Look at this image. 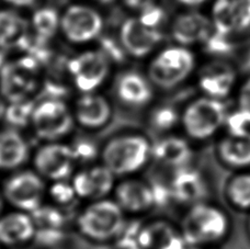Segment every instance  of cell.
<instances>
[{
	"label": "cell",
	"instance_id": "1",
	"mask_svg": "<svg viewBox=\"0 0 250 249\" xmlns=\"http://www.w3.org/2000/svg\"><path fill=\"white\" fill-rule=\"evenodd\" d=\"M189 247H221L234 230L230 213L222 204L205 200L184 208L178 221Z\"/></svg>",
	"mask_w": 250,
	"mask_h": 249
},
{
	"label": "cell",
	"instance_id": "2",
	"mask_svg": "<svg viewBox=\"0 0 250 249\" xmlns=\"http://www.w3.org/2000/svg\"><path fill=\"white\" fill-rule=\"evenodd\" d=\"M154 141L140 130H121L100 146L99 162L121 178L140 176L153 163Z\"/></svg>",
	"mask_w": 250,
	"mask_h": 249
},
{
	"label": "cell",
	"instance_id": "3",
	"mask_svg": "<svg viewBox=\"0 0 250 249\" xmlns=\"http://www.w3.org/2000/svg\"><path fill=\"white\" fill-rule=\"evenodd\" d=\"M127 224L128 217L111 197L83 203L73 221L79 236L95 245L115 244Z\"/></svg>",
	"mask_w": 250,
	"mask_h": 249
},
{
	"label": "cell",
	"instance_id": "4",
	"mask_svg": "<svg viewBox=\"0 0 250 249\" xmlns=\"http://www.w3.org/2000/svg\"><path fill=\"white\" fill-rule=\"evenodd\" d=\"M227 114L224 101L208 96L196 98L181 109L180 131L195 146L211 143L224 132Z\"/></svg>",
	"mask_w": 250,
	"mask_h": 249
},
{
	"label": "cell",
	"instance_id": "5",
	"mask_svg": "<svg viewBox=\"0 0 250 249\" xmlns=\"http://www.w3.org/2000/svg\"><path fill=\"white\" fill-rule=\"evenodd\" d=\"M76 126L73 108L59 97L35 101L29 131L39 143L68 141Z\"/></svg>",
	"mask_w": 250,
	"mask_h": 249
},
{
	"label": "cell",
	"instance_id": "6",
	"mask_svg": "<svg viewBox=\"0 0 250 249\" xmlns=\"http://www.w3.org/2000/svg\"><path fill=\"white\" fill-rule=\"evenodd\" d=\"M47 186L32 167H24L3 176L0 188L7 207L32 214L46 202Z\"/></svg>",
	"mask_w": 250,
	"mask_h": 249
},
{
	"label": "cell",
	"instance_id": "7",
	"mask_svg": "<svg viewBox=\"0 0 250 249\" xmlns=\"http://www.w3.org/2000/svg\"><path fill=\"white\" fill-rule=\"evenodd\" d=\"M30 165L48 184L69 180L78 168L69 141L39 143L33 148Z\"/></svg>",
	"mask_w": 250,
	"mask_h": 249
},
{
	"label": "cell",
	"instance_id": "8",
	"mask_svg": "<svg viewBox=\"0 0 250 249\" xmlns=\"http://www.w3.org/2000/svg\"><path fill=\"white\" fill-rule=\"evenodd\" d=\"M194 67V57L185 47H169L150 62L147 77L155 88L172 90L190 76Z\"/></svg>",
	"mask_w": 250,
	"mask_h": 249
},
{
	"label": "cell",
	"instance_id": "9",
	"mask_svg": "<svg viewBox=\"0 0 250 249\" xmlns=\"http://www.w3.org/2000/svg\"><path fill=\"white\" fill-rule=\"evenodd\" d=\"M39 65L23 57L4 65L0 72V95L8 104L31 101L39 89Z\"/></svg>",
	"mask_w": 250,
	"mask_h": 249
},
{
	"label": "cell",
	"instance_id": "10",
	"mask_svg": "<svg viewBox=\"0 0 250 249\" xmlns=\"http://www.w3.org/2000/svg\"><path fill=\"white\" fill-rule=\"evenodd\" d=\"M112 198L127 217H143L157 208V198L150 180L140 176L118 179Z\"/></svg>",
	"mask_w": 250,
	"mask_h": 249
},
{
	"label": "cell",
	"instance_id": "11",
	"mask_svg": "<svg viewBox=\"0 0 250 249\" xmlns=\"http://www.w3.org/2000/svg\"><path fill=\"white\" fill-rule=\"evenodd\" d=\"M168 185L172 204L182 208L209 200L211 185L205 171L194 164L168 173Z\"/></svg>",
	"mask_w": 250,
	"mask_h": 249
},
{
	"label": "cell",
	"instance_id": "12",
	"mask_svg": "<svg viewBox=\"0 0 250 249\" xmlns=\"http://www.w3.org/2000/svg\"><path fill=\"white\" fill-rule=\"evenodd\" d=\"M68 72L80 93L98 92L108 79L109 59L100 51H86L69 62Z\"/></svg>",
	"mask_w": 250,
	"mask_h": 249
},
{
	"label": "cell",
	"instance_id": "13",
	"mask_svg": "<svg viewBox=\"0 0 250 249\" xmlns=\"http://www.w3.org/2000/svg\"><path fill=\"white\" fill-rule=\"evenodd\" d=\"M118 178L100 162L76 169L70 182L83 203L112 197Z\"/></svg>",
	"mask_w": 250,
	"mask_h": 249
},
{
	"label": "cell",
	"instance_id": "14",
	"mask_svg": "<svg viewBox=\"0 0 250 249\" xmlns=\"http://www.w3.org/2000/svg\"><path fill=\"white\" fill-rule=\"evenodd\" d=\"M60 30L70 43L86 44L101 34L104 18L90 6L73 4L61 16Z\"/></svg>",
	"mask_w": 250,
	"mask_h": 249
},
{
	"label": "cell",
	"instance_id": "15",
	"mask_svg": "<svg viewBox=\"0 0 250 249\" xmlns=\"http://www.w3.org/2000/svg\"><path fill=\"white\" fill-rule=\"evenodd\" d=\"M136 244L141 249H189L178 222L149 217L137 225Z\"/></svg>",
	"mask_w": 250,
	"mask_h": 249
},
{
	"label": "cell",
	"instance_id": "16",
	"mask_svg": "<svg viewBox=\"0 0 250 249\" xmlns=\"http://www.w3.org/2000/svg\"><path fill=\"white\" fill-rule=\"evenodd\" d=\"M71 108L76 126L90 134L104 131L113 119L112 104L99 92L80 93Z\"/></svg>",
	"mask_w": 250,
	"mask_h": 249
},
{
	"label": "cell",
	"instance_id": "17",
	"mask_svg": "<svg viewBox=\"0 0 250 249\" xmlns=\"http://www.w3.org/2000/svg\"><path fill=\"white\" fill-rule=\"evenodd\" d=\"M194 155L195 145L182 133H170L158 136L157 140L154 141L153 163L160 167V170L168 173L192 165Z\"/></svg>",
	"mask_w": 250,
	"mask_h": 249
},
{
	"label": "cell",
	"instance_id": "18",
	"mask_svg": "<svg viewBox=\"0 0 250 249\" xmlns=\"http://www.w3.org/2000/svg\"><path fill=\"white\" fill-rule=\"evenodd\" d=\"M37 236V225L31 213L6 210L0 215V246L2 249L24 248L32 245Z\"/></svg>",
	"mask_w": 250,
	"mask_h": 249
},
{
	"label": "cell",
	"instance_id": "19",
	"mask_svg": "<svg viewBox=\"0 0 250 249\" xmlns=\"http://www.w3.org/2000/svg\"><path fill=\"white\" fill-rule=\"evenodd\" d=\"M32 152L30 142L21 130L0 126V175L7 176L28 167Z\"/></svg>",
	"mask_w": 250,
	"mask_h": 249
},
{
	"label": "cell",
	"instance_id": "20",
	"mask_svg": "<svg viewBox=\"0 0 250 249\" xmlns=\"http://www.w3.org/2000/svg\"><path fill=\"white\" fill-rule=\"evenodd\" d=\"M214 156L223 168L231 172L250 170V131L223 132L215 141Z\"/></svg>",
	"mask_w": 250,
	"mask_h": 249
},
{
	"label": "cell",
	"instance_id": "21",
	"mask_svg": "<svg viewBox=\"0 0 250 249\" xmlns=\"http://www.w3.org/2000/svg\"><path fill=\"white\" fill-rule=\"evenodd\" d=\"M114 92L118 101L125 108L142 110L151 105L155 87L148 77L137 72H125L115 83Z\"/></svg>",
	"mask_w": 250,
	"mask_h": 249
},
{
	"label": "cell",
	"instance_id": "22",
	"mask_svg": "<svg viewBox=\"0 0 250 249\" xmlns=\"http://www.w3.org/2000/svg\"><path fill=\"white\" fill-rule=\"evenodd\" d=\"M120 41L128 55L142 59L150 54L162 41V33L146 25L140 18H129L120 29Z\"/></svg>",
	"mask_w": 250,
	"mask_h": 249
},
{
	"label": "cell",
	"instance_id": "23",
	"mask_svg": "<svg viewBox=\"0 0 250 249\" xmlns=\"http://www.w3.org/2000/svg\"><path fill=\"white\" fill-rule=\"evenodd\" d=\"M37 225V236L34 243L44 247H50L62 242L68 224L64 210L45 202L39 210L32 213Z\"/></svg>",
	"mask_w": 250,
	"mask_h": 249
},
{
	"label": "cell",
	"instance_id": "24",
	"mask_svg": "<svg viewBox=\"0 0 250 249\" xmlns=\"http://www.w3.org/2000/svg\"><path fill=\"white\" fill-rule=\"evenodd\" d=\"M213 20L217 32L229 35L250 25V0H216Z\"/></svg>",
	"mask_w": 250,
	"mask_h": 249
},
{
	"label": "cell",
	"instance_id": "25",
	"mask_svg": "<svg viewBox=\"0 0 250 249\" xmlns=\"http://www.w3.org/2000/svg\"><path fill=\"white\" fill-rule=\"evenodd\" d=\"M171 34L181 45L205 41L211 34V23L207 17L196 12L178 16L171 26Z\"/></svg>",
	"mask_w": 250,
	"mask_h": 249
},
{
	"label": "cell",
	"instance_id": "26",
	"mask_svg": "<svg viewBox=\"0 0 250 249\" xmlns=\"http://www.w3.org/2000/svg\"><path fill=\"white\" fill-rule=\"evenodd\" d=\"M235 83V74L229 65L212 63L201 74L200 88L205 96L224 101Z\"/></svg>",
	"mask_w": 250,
	"mask_h": 249
},
{
	"label": "cell",
	"instance_id": "27",
	"mask_svg": "<svg viewBox=\"0 0 250 249\" xmlns=\"http://www.w3.org/2000/svg\"><path fill=\"white\" fill-rule=\"evenodd\" d=\"M223 199L230 210L250 213V170L235 171L223 186Z\"/></svg>",
	"mask_w": 250,
	"mask_h": 249
},
{
	"label": "cell",
	"instance_id": "28",
	"mask_svg": "<svg viewBox=\"0 0 250 249\" xmlns=\"http://www.w3.org/2000/svg\"><path fill=\"white\" fill-rule=\"evenodd\" d=\"M30 23L15 10H0V47L23 46L28 41Z\"/></svg>",
	"mask_w": 250,
	"mask_h": 249
},
{
	"label": "cell",
	"instance_id": "29",
	"mask_svg": "<svg viewBox=\"0 0 250 249\" xmlns=\"http://www.w3.org/2000/svg\"><path fill=\"white\" fill-rule=\"evenodd\" d=\"M181 110L171 104H159L148 108L146 125L158 136L167 135L180 130Z\"/></svg>",
	"mask_w": 250,
	"mask_h": 249
},
{
	"label": "cell",
	"instance_id": "30",
	"mask_svg": "<svg viewBox=\"0 0 250 249\" xmlns=\"http://www.w3.org/2000/svg\"><path fill=\"white\" fill-rule=\"evenodd\" d=\"M31 25L39 39L47 41L61 29V16L53 8H40L33 13Z\"/></svg>",
	"mask_w": 250,
	"mask_h": 249
},
{
	"label": "cell",
	"instance_id": "31",
	"mask_svg": "<svg viewBox=\"0 0 250 249\" xmlns=\"http://www.w3.org/2000/svg\"><path fill=\"white\" fill-rule=\"evenodd\" d=\"M46 202L64 211L79 202L70 179L50 182L47 186Z\"/></svg>",
	"mask_w": 250,
	"mask_h": 249
},
{
	"label": "cell",
	"instance_id": "32",
	"mask_svg": "<svg viewBox=\"0 0 250 249\" xmlns=\"http://www.w3.org/2000/svg\"><path fill=\"white\" fill-rule=\"evenodd\" d=\"M34 104L35 101L33 100L17 102V104H8L3 125L15 127L21 131L24 127L29 128Z\"/></svg>",
	"mask_w": 250,
	"mask_h": 249
},
{
	"label": "cell",
	"instance_id": "33",
	"mask_svg": "<svg viewBox=\"0 0 250 249\" xmlns=\"http://www.w3.org/2000/svg\"><path fill=\"white\" fill-rule=\"evenodd\" d=\"M69 143L73 147L78 167L87 166L99 162L101 144L98 145L90 140L86 139H77L69 142Z\"/></svg>",
	"mask_w": 250,
	"mask_h": 249
},
{
	"label": "cell",
	"instance_id": "34",
	"mask_svg": "<svg viewBox=\"0 0 250 249\" xmlns=\"http://www.w3.org/2000/svg\"><path fill=\"white\" fill-rule=\"evenodd\" d=\"M205 48L213 55H227L233 50V44L229 42L227 35L216 32L209 34L205 40Z\"/></svg>",
	"mask_w": 250,
	"mask_h": 249
},
{
	"label": "cell",
	"instance_id": "35",
	"mask_svg": "<svg viewBox=\"0 0 250 249\" xmlns=\"http://www.w3.org/2000/svg\"><path fill=\"white\" fill-rule=\"evenodd\" d=\"M164 16L165 15L162 9L156 7L154 4V6L147 8L146 10L142 11L141 16L138 18H140L146 25H148L150 28L154 29H158V25L162 23L164 20Z\"/></svg>",
	"mask_w": 250,
	"mask_h": 249
},
{
	"label": "cell",
	"instance_id": "36",
	"mask_svg": "<svg viewBox=\"0 0 250 249\" xmlns=\"http://www.w3.org/2000/svg\"><path fill=\"white\" fill-rule=\"evenodd\" d=\"M237 110L242 112L250 123V78L243 84L237 99Z\"/></svg>",
	"mask_w": 250,
	"mask_h": 249
},
{
	"label": "cell",
	"instance_id": "37",
	"mask_svg": "<svg viewBox=\"0 0 250 249\" xmlns=\"http://www.w3.org/2000/svg\"><path fill=\"white\" fill-rule=\"evenodd\" d=\"M125 7L134 11H144L155 4V0H122Z\"/></svg>",
	"mask_w": 250,
	"mask_h": 249
},
{
	"label": "cell",
	"instance_id": "38",
	"mask_svg": "<svg viewBox=\"0 0 250 249\" xmlns=\"http://www.w3.org/2000/svg\"><path fill=\"white\" fill-rule=\"evenodd\" d=\"M9 4H12L15 7H19V8H24V7H29L31 4H33L35 0H3Z\"/></svg>",
	"mask_w": 250,
	"mask_h": 249
},
{
	"label": "cell",
	"instance_id": "39",
	"mask_svg": "<svg viewBox=\"0 0 250 249\" xmlns=\"http://www.w3.org/2000/svg\"><path fill=\"white\" fill-rule=\"evenodd\" d=\"M7 108H8V102L3 99V97L1 95H0V126L3 125Z\"/></svg>",
	"mask_w": 250,
	"mask_h": 249
},
{
	"label": "cell",
	"instance_id": "40",
	"mask_svg": "<svg viewBox=\"0 0 250 249\" xmlns=\"http://www.w3.org/2000/svg\"><path fill=\"white\" fill-rule=\"evenodd\" d=\"M182 4H187V6H196V4L202 3L205 0H178Z\"/></svg>",
	"mask_w": 250,
	"mask_h": 249
},
{
	"label": "cell",
	"instance_id": "41",
	"mask_svg": "<svg viewBox=\"0 0 250 249\" xmlns=\"http://www.w3.org/2000/svg\"><path fill=\"white\" fill-rule=\"evenodd\" d=\"M6 208H7V203H6V201H4L2 191H1V188H0V215H1L2 213L6 211Z\"/></svg>",
	"mask_w": 250,
	"mask_h": 249
},
{
	"label": "cell",
	"instance_id": "42",
	"mask_svg": "<svg viewBox=\"0 0 250 249\" xmlns=\"http://www.w3.org/2000/svg\"><path fill=\"white\" fill-rule=\"evenodd\" d=\"M246 233H247V236L250 241V213L247 214V221H246Z\"/></svg>",
	"mask_w": 250,
	"mask_h": 249
},
{
	"label": "cell",
	"instance_id": "43",
	"mask_svg": "<svg viewBox=\"0 0 250 249\" xmlns=\"http://www.w3.org/2000/svg\"><path fill=\"white\" fill-rule=\"evenodd\" d=\"M118 249H141L137 245H128V246H118Z\"/></svg>",
	"mask_w": 250,
	"mask_h": 249
},
{
	"label": "cell",
	"instance_id": "44",
	"mask_svg": "<svg viewBox=\"0 0 250 249\" xmlns=\"http://www.w3.org/2000/svg\"><path fill=\"white\" fill-rule=\"evenodd\" d=\"M245 67H246V69H248L249 72H250V54H249V56L247 57L246 63H245Z\"/></svg>",
	"mask_w": 250,
	"mask_h": 249
},
{
	"label": "cell",
	"instance_id": "45",
	"mask_svg": "<svg viewBox=\"0 0 250 249\" xmlns=\"http://www.w3.org/2000/svg\"><path fill=\"white\" fill-rule=\"evenodd\" d=\"M189 249H222L221 247H202V248H196V247H189Z\"/></svg>",
	"mask_w": 250,
	"mask_h": 249
},
{
	"label": "cell",
	"instance_id": "46",
	"mask_svg": "<svg viewBox=\"0 0 250 249\" xmlns=\"http://www.w3.org/2000/svg\"><path fill=\"white\" fill-rule=\"evenodd\" d=\"M99 1H104V2H106V1H110V0H99Z\"/></svg>",
	"mask_w": 250,
	"mask_h": 249
},
{
	"label": "cell",
	"instance_id": "47",
	"mask_svg": "<svg viewBox=\"0 0 250 249\" xmlns=\"http://www.w3.org/2000/svg\"><path fill=\"white\" fill-rule=\"evenodd\" d=\"M17 249H30L29 247H24V248H17Z\"/></svg>",
	"mask_w": 250,
	"mask_h": 249
},
{
	"label": "cell",
	"instance_id": "48",
	"mask_svg": "<svg viewBox=\"0 0 250 249\" xmlns=\"http://www.w3.org/2000/svg\"><path fill=\"white\" fill-rule=\"evenodd\" d=\"M0 249H2V248H1V246H0Z\"/></svg>",
	"mask_w": 250,
	"mask_h": 249
}]
</instances>
